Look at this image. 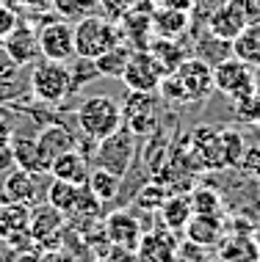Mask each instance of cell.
Segmentation results:
<instances>
[{
  "label": "cell",
  "instance_id": "cell-1",
  "mask_svg": "<svg viewBox=\"0 0 260 262\" xmlns=\"http://www.w3.org/2000/svg\"><path fill=\"white\" fill-rule=\"evenodd\" d=\"M75 122L86 138L103 141L105 136L122 127V105L108 94L83 97L81 105L75 108Z\"/></svg>",
  "mask_w": 260,
  "mask_h": 262
},
{
  "label": "cell",
  "instance_id": "cell-2",
  "mask_svg": "<svg viewBox=\"0 0 260 262\" xmlns=\"http://www.w3.org/2000/svg\"><path fill=\"white\" fill-rule=\"evenodd\" d=\"M75 33V55L83 58H97L105 50H111L122 39V28L116 19H108L105 14H86L72 25Z\"/></svg>",
  "mask_w": 260,
  "mask_h": 262
},
{
  "label": "cell",
  "instance_id": "cell-3",
  "mask_svg": "<svg viewBox=\"0 0 260 262\" xmlns=\"http://www.w3.org/2000/svg\"><path fill=\"white\" fill-rule=\"evenodd\" d=\"M33 102L39 105H58L72 97V83H69V67L61 61L42 58L33 63L31 77H28Z\"/></svg>",
  "mask_w": 260,
  "mask_h": 262
},
{
  "label": "cell",
  "instance_id": "cell-4",
  "mask_svg": "<svg viewBox=\"0 0 260 262\" xmlns=\"http://www.w3.org/2000/svg\"><path fill=\"white\" fill-rule=\"evenodd\" d=\"M133 158H136V136L122 124L111 136L97 141L91 163L97 168H105V171L116 174V177H128L133 168Z\"/></svg>",
  "mask_w": 260,
  "mask_h": 262
},
{
  "label": "cell",
  "instance_id": "cell-5",
  "mask_svg": "<svg viewBox=\"0 0 260 262\" xmlns=\"http://www.w3.org/2000/svg\"><path fill=\"white\" fill-rule=\"evenodd\" d=\"M213 89L222 91V94L235 105V102L247 100V97H252L257 91V77L252 72L249 63H244V61H238L235 55H230V58H224L213 67Z\"/></svg>",
  "mask_w": 260,
  "mask_h": 262
},
{
  "label": "cell",
  "instance_id": "cell-6",
  "mask_svg": "<svg viewBox=\"0 0 260 262\" xmlns=\"http://www.w3.org/2000/svg\"><path fill=\"white\" fill-rule=\"evenodd\" d=\"M64 226L67 215L58 212L53 204H33L31 207V221H28V235L42 251H55L64 243Z\"/></svg>",
  "mask_w": 260,
  "mask_h": 262
},
{
  "label": "cell",
  "instance_id": "cell-7",
  "mask_svg": "<svg viewBox=\"0 0 260 262\" xmlns=\"http://www.w3.org/2000/svg\"><path fill=\"white\" fill-rule=\"evenodd\" d=\"M36 41H39V55L50 61H72L75 58V33L72 23L55 17L47 19L45 25H36Z\"/></svg>",
  "mask_w": 260,
  "mask_h": 262
},
{
  "label": "cell",
  "instance_id": "cell-8",
  "mask_svg": "<svg viewBox=\"0 0 260 262\" xmlns=\"http://www.w3.org/2000/svg\"><path fill=\"white\" fill-rule=\"evenodd\" d=\"M122 124L133 136H150L158 127V97L155 91H130L122 102Z\"/></svg>",
  "mask_w": 260,
  "mask_h": 262
},
{
  "label": "cell",
  "instance_id": "cell-9",
  "mask_svg": "<svg viewBox=\"0 0 260 262\" xmlns=\"http://www.w3.org/2000/svg\"><path fill=\"white\" fill-rule=\"evenodd\" d=\"M174 77L180 80L188 102H199L213 91V67L205 63L202 58H196V55H188V58L174 69Z\"/></svg>",
  "mask_w": 260,
  "mask_h": 262
},
{
  "label": "cell",
  "instance_id": "cell-10",
  "mask_svg": "<svg viewBox=\"0 0 260 262\" xmlns=\"http://www.w3.org/2000/svg\"><path fill=\"white\" fill-rule=\"evenodd\" d=\"M161 77H164V69L150 55V50H133L128 67L122 72V83L130 91H158Z\"/></svg>",
  "mask_w": 260,
  "mask_h": 262
},
{
  "label": "cell",
  "instance_id": "cell-11",
  "mask_svg": "<svg viewBox=\"0 0 260 262\" xmlns=\"http://www.w3.org/2000/svg\"><path fill=\"white\" fill-rule=\"evenodd\" d=\"M247 25H249V19H247L244 0H224V3H219L208 14V31L227 41H233Z\"/></svg>",
  "mask_w": 260,
  "mask_h": 262
},
{
  "label": "cell",
  "instance_id": "cell-12",
  "mask_svg": "<svg viewBox=\"0 0 260 262\" xmlns=\"http://www.w3.org/2000/svg\"><path fill=\"white\" fill-rule=\"evenodd\" d=\"M103 226H105V237H108L111 246H119L125 251H138L144 232L136 215H130L128 210H116L105 218Z\"/></svg>",
  "mask_w": 260,
  "mask_h": 262
},
{
  "label": "cell",
  "instance_id": "cell-13",
  "mask_svg": "<svg viewBox=\"0 0 260 262\" xmlns=\"http://www.w3.org/2000/svg\"><path fill=\"white\" fill-rule=\"evenodd\" d=\"M0 50H3L14 63H19V67H25V63H33L39 55V41H36V28L31 23H23L19 19V25L14 28L9 36L0 39Z\"/></svg>",
  "mask_w": 260,
  "mask_h": 262
},
{
  "label": "cell",
  "instance_id": "cell-14",
  "mask_svg": "<svg viewBox=\"0 0 260 262\" xmlns=\"http://www.w3.org/2000/svg\"><path fill=\"white\" fill-rule=\"evenodd\" d=\"M42 174L25 171V168H11L3 180V199L6 202H19V204H39L42 199Z\"/></svg>",
  "mask_w": 260,
  "mask_h": 262
},
{
  "label": "cell",
  "instance_id": "cell-15",
  "mask_svg": "<svg viewBox=\"0 0 260 262\" xmlns=\"http://www.w3.org/2000/svg\"><path fill=\"white\" fill-rule=\"evenodd\" d=\"M11 146H14V163H17V168H25V171H33V174H50V158L42 152L36 138L14 133Z\"/></svg>",
  "mask_w": 260,
  "mask_h": 262
},
{
  "label": "cell",
  "instance_id": "cell-16",
  "mask_svg": "<svg viewBox=\"0 0 260 262\" xmlns=\"http://www.w3.org/2000/svg\"><path fill=\"white\" fill-rule=\"evenodd\" d=\"M89 171H91L89 160L83 158L78 149H69V152L55 155L53 163H50V177H53V180L69 182V185H86Z\"/></svg>",
  "mask_w": 260,
  "mask_h": 262
},
{
  "label": "cell",
  "instance_id": "cell-17",
  "mask_svg": "<svg viewBox=\"0 0 260 262\" xmlns=\"http://www.w3.org/2000/svg\"><path fill=\"white\" fill-rule=\"evenodd\" d=\"M36 141H39L42 152H45L47 158H50V163H53L55 155L69 152V149H78V141H81V138L75 136L72 127H67L64 122H47V124L39 130Z\"/></svg>",
  "mask_w": 260,
  "mask_h": 262
},
{
  "label": "cell",
  "instance_id": "cell-18",
  "mask_svg": "<svg viewBox=\"0 0 260 262\" xmlns=\"http://www.w3.org/2000/svg\"><path fill=\"white\" fill-rule=\"evenodd\" d=\"M191 28V11H180V9H164L155 6L152 9V36H164V39H177Z\"/></svg>",
  "mask_w": 260,
  "mask_h": 262
},
{
  "label": "cell",
  "instance_id": "cell-19",
  "mask_svg": "<svg viewBox=\"0 0 260 262\" xmlns=\"http://www.w3.org/2000/svg\"><path fill=\"white\" fill-rule=\"evenodd\" d=\"M147 50L150 55L161 63V69H164V75L174 72V69L180 67L183 61L188 58V50L180 45L177 39H164V36H152L150 45H147Z\"/></svg>",
  "mask_w": 260,
  "mask_h": 262
},
{
  "label": "cell",
  "instance_id": "cell-20",
  "mask_svg": "<svg viewBox=\"0 0 260 262\" xmlns=\"http://www.w3.org/2000/svg\"><path fill=\"white\" fill-rule=\"evenodd\" d=\"M31 207L19 202H0V240H11L19 232H28Z\"/></svg>",
  "mask_w": 260,
  "mask_h": 262
},
{
  "label": "cell",
  "instance_id": "cell-21",
  "mask_svg": "<svg viewBox=\"0 0 260 262\" xmlns=\"http://www.w3.org/2000/svg\"><path fill=\"white\" fill-rule=\"evenodd\" d=\"M186 237L194 246H216L222 240V218H210V215H191V221L186 224Z\"/></svg>",
  "mask_w": 260,
  "mask_h": 262
},
{
  "label": "cell",
  "instance_id": "cell-22",
  "mask_svg": "<svg viewBox=\"0 0 260 262\" xmlns=\"http://www.w3.org/2000/svg\"><path fill=\"white\" fill-rule=\"evenodd\" d=\"M158 212H161V221H164L166 229L183 232L186 224L191 221L194 207H191V199H188V196H166V202L161 204Z\"/></svg>",
  "mask_w": 260,
  "mask_h": 262
},
{
  "label": "cell",
  "instance_id": "cell-23",
  "mask_svg": "<svg viewBox=\"0 0 260 262\" xmlns=\"http://www.w3.org/2000/svg\"><path fill=\"white\" fill-rule=\"evenodd\" d=\"M133 55V47L128 45V41H119V45H114L111 50H105L103 55H97L94 63H97V72H100V77H114V80H122V72L125 67H128Z\"/></svg>",
  "mask_w": 260,
  "mask_h": 262
},
{
  "label": "cell",
  "instance_id": "cell-24",
  "mask_svg": "<svg viewBox=\"0 0 260 262\" xmlns=\"http://www.w3.org/2000/svg\"><path fill=\"white\" fill-rule=\"evenodd\" d=\"M194 55H196V58H202L205 63H210V67H216L219 61H224V58H230V55H233V41L213 36L210 31L196 33Z\"/></svg>",
  "mask_w": 260,
  "mask_h": 262
},
{
  "label": "cell",
  "instance_id": "cell-25",
  "mask_svg": "<svg viewBox=\"0 0 260 262\" xmlns=\"http://www.w3.org/2000/svg\"><path fill=\"white\" fill-rule=\"evenodd\" d=\"M233 55L238 61L249 63L252 69L260 67V23H249L233 39Z\"/></svg>",
  "mask_w": 260,
  "mask_h": 262
},
{
  "label": "cell",
  "instance_id": "cell-26",
  "mask_svg": "<svg viewBox=\"0 0 260 262\" xmlns=\"http://www.w3.org/2000/svg\"><path fill=\"white\" fill-rule=\"evenodd\" d=\"M222 262H260V243L249 235H235L222 246Z\"/></svg>",
  "mask_w": 260,
  "mask_h": 262
},
{
  "label": "cell",
  "instance_id": "cell-27",
  "mask_svg": "<svg viewBox=\"0 0 260 262\" xmlns=\"http://www.w3.org/2000/svg\"><path fill=\"white\" fill-rule=\"evenodd\" d=\"M78 190H81V185H69V182L53 180L45 190V202L53 204L58 212H64L67 218H72L75 204H78Z\"/></svg>",
  "mask_w": 260,
  "mask_h": 262
},
{
  "label": "cell",
  "instance_id": "cell-28",
  "mask_svg": "<svg viewBox=\"0 0 260 262\" xmlns=\"http://www.w3.org/2000/svg\"><path fill=\"white\" fill-rule=\"evenodd\" d=\"M86 185L91 188V193H94L97 199L105 204V202H114L116 196H119V188H122V177L105 171V168H94V171H89Z\"/></svg>",
  "mask_w": 260,
  "mask_h": 262
},
{
  "label": "cell",
  "instance_id": "cell-29",
  "mask_svg": "<svg viewBox=\"0 0 260 262\" xmlns=\"http://www.w3.org/2000/svg\"><path fill=\"white\" fill-rule=\"evenodd\" d=\"M100 80V72H97L94 58H83V55H75L72 63H69V83H72V97L78 94L83 86Z\"/></svg>",
  "mask_w": 260,
  "mask_h": 262
},
{
  "label": "cell",
  "instance_id": "cell-30",
  "mask_svg": "<svg viewBox=\"0 0 260 262\" xmlns=\"http://www.w3.org/2000/svg\"><path fill=\"white\" fill-rule=\"evenodd\" d=\"M50 9L55 11V17L67 19V23H78L86 14H94L100 6H97V0H50Z\"/></svg>",
  "mask_w": 260,
  "mask_h": 262
},
{
  "label": "cell",
  "instance_id": "cell-31",
  "mask_svg": "<svg viewBox=\"0 0 260 262\" xmlns=\"http://www.w3.org/2000/svg\"><path fill=\"white\" fill-rule=\"evenodd\" d=\"M191 207L194 215H210V218H222V196L213 188H196L191 196Z\"/></svg>",
  "mask_w": 260,
  "mask_h": 262
},
{
  "label": "cell",
  "instance_id": "cell-32",
  "mask_svg": "<svg viewBox=\"0 0 260 262\" xmlns=\"http://www.w3.org/2000/svg\"><path fill=\"white\" fill-rule=\"evenodd\" d=\"M219 141H222L224 163H227V166H241L244 155H247V144H244L241 133H238V130H222Z\"/></svg>",
  "mask_w": 260,
  "mask_h": 262
},
{
  "label": "cell",
  "instance_id": "cell-33",
  "mask_svg": "<svg viewBox=\"0 0 260 262\" xmlns=\"http://www.w3.org/2000/svg\"><path fill=\"white\" fill-rule=\"evenodd\" d=\"M166 188L164 185H158V182H150V185H144L142 190H138V196H136V204L142 210H161V204L166 202Z\"/></svg>",
  "mask_w": 260,
  "mask_h": 262
},
{
  "label": "cell",
  "instance_id": "cell-34",
  "mask_svg": "<svg viewBox=\"0 0 260 262\" xmlns=\"http://www.w3.org/2000/svg\"><path fill=\"white\" fill-rule=\"evenodd\" d=\"M17 25H19V14H17V9H11L6 0H0V39L9 36V33H11Z\"/></svg>",
  "mask_w": 260,
  "mask_h": 262
},
{
  "label": "cell",
  "instance_id": "cell-35",
  "mask_svg": "<svg viewBox=\"0 0 260 262\" xmlns=\"http://www.w3.org/2000/svg\"><path fill=\"white\" fill-rule=\"evenodd\" d=\"M235 113L241 119H249V122H260V97H257V91L252 97H247V100L235 102Z\"/></svg>",
  "mask_w": 260,
  "mask_h": 262
},
{
  "label": "cell",
  "instance_id": "cell-36",
  "mask_svg": "<svg viewBox=\"0 0 260 262\" xmlns=\"http://www.w3.org/2000/svg\"><path fill=\"white\" fill-rule=\"evenodd\" d=\"M97 6L105 11V17H108V19H119L133 6V0H97Z\"/></svg>",
  "mask_w": 260,
  "mask_h": 262
},
{
  "label": "cell",
  "instance_id": "cell-37",
  "mask_svg": "<svg viewBox=\"0 0 260 262\" xmlns=\"http://www.w3.org/2000/svg\"><path fill=\"white\" fill-rule=\"evenodd\" d=\"M11 9H17V14H39L50 6V0H6Z\"/></svg>",
  "mask_w": 260,
  "mask_h": 262
},
{
  "label": "cell",
  "instance_id": "cell-38",
  "mask_svg": "<svg viewBox=\"0 0 260 262\" xmlns=\"http://www.w3.org/2000/svg\"><path fill=\"white\" fill-rule=\"evenodd\" d=\"M97 262H138V257H136V251H125L119 246H111V254L108 251L100 254Z\"/></svg>",
  "mask_w": 260,
  "mask_h": 262
},
{
  "label": "cell",
  "instance_id": "cell-39",
  "mask_svg": "<svg viewBox=\"0 0 260 262\" xmlns=\"http://www.w3.org/2000/svg\"><path fill=\"white\" fill-rule=\"evenodd\" d=\"M11 168H17V163H14V146H11V141H0V174H9Z\"/></svg>",
  "mask_w": 260,
  "mask_h": 262
},
{
  "label": "cell",
  "instance_id": "cell-40",
  "mask_svg": "<svg viewBox=\"0 0 260 262\" xmlns=\"http://www.w3.org/2000/svg\"><path fill=\"white\" fill-rule=\"evenodd\" d=\"M14 113H9L0 105V141H11V136H14Z\"/></svg>",
  "mask_w": 260,
  "mask_h": 262
},
{
  "label": "cell",
  "instance_id": "cell-41",
  "mask_svg": "<svg viewBox=\"0 0 260 262\" xmlns=\"http://www.w3.org/2000/svg\"><path fill=\"white\" fill-rule=\"evenodd\" d=\"M241 166L247 168L249 174H260V146H249L247 155H244Z\"/></svg>",
  "mask_w": 260,
  "mask_h": 262
},
{
  "label": "cell",
  "instance_id": "cell-42",
  "mask_svg": "<svg viewBox=\"0 0 260 262\" xmlns=\"http://www.w3.org/2000/svg\"><path fill=\"white\" fill-rule=\"evenodd\" d=\"M155 6H164V9H180V11H191L194 0H152Z\"/></svg>",
  "mask_w": 260,
  "mask_h": 262
},
{
  "label": "cell",
  "instance_id": "cell-43",
  "mask_svg": "<svg viewBox=\"0 0 260 262\" xmlns=\"http://www.w3.org/2000/svg\"><path fill=\"white\" fill-rule=\"evenodd\" d=\"M47 262H81V259L75 257V254L69 251V249H64V246H61V249L50 251V257H47Z\"/></svg>",
  "mask_w": 260,
  "mask_h": 262
},
{
  "label": "cell",
  "instance_id": "cell-44",
  "mask_svg": "<svg viewBox=\"0 0 260 262\" xmlns=\"http://www.w3.org/2000/svg\"><path fill=\"white\" fill-rule=\"evenodd\" d=\"M244 6H247L249 23H260V0H244Z\"/></svg>",
  "mask_w": 260,
  "mask_h": 262
}]
</instances>
